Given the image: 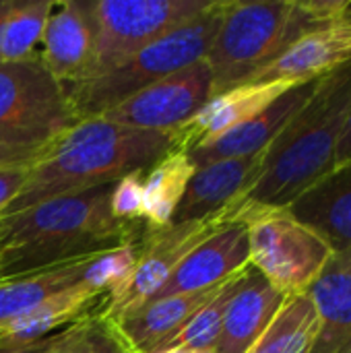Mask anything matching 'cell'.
Returning a JSON list of instances; mask_svg holds the SVG:
<instances>
[{
    "instance_id": "1",
    "label": "cell",
    "mask_w": 351,
    "mask_h": 353,
    "mask_svg": "<svg viewBox=\"0 0 351 353\" xmlns=\"http://www.w3.org/2000/svg\"><path fill=\"white\" fill-rule=\"evenodd\" d=\"M351 112V60L319 79L317 89L265 149L252 184L223 211L240 221L254 211L285 209L335 165V151Z\"/></svg>"
},
{
    "instance_id": "2",
    "label": "cell",
    "mask_w": 351,
    "mask_h": 353,
    "mask_svg": "<svg viewBox=\"0 0 351 353\" xmlns=\"http://www.w3.org/2000/svg\"><path fill=\"white\" fill-rule=\"evenodd\" d=\"M114 184L56 196L0 217V279L87 259L139 240L141 221L110 211Z\"/></svg>"
},
{
    "instance_id": "3",
    "label": "cell",
    "mask_w": 351,
    "mask_h": 353,
    "mask_svg": "<svg viewBox=\"0 0 351 353\" xmlns=\"http://www.w3.org/2000/svg\"><path fill=\"white\" fill-rule=\"evenodd\" d=\"M172 149L174 139L168 132L137 130L103 118L81 120L31 163L25 186L0 217L56 196L114 184L132 172H147Z\"/></svg>"
},
{
    "instance_id": "4",
    "label": "cell",
    "mask_w": 351,
    "mask_h": 353,
    "mask_svg": "<svg viewBox=\"0 0 351 353\" xmlns=\"http://www.w3.org/2000/svg\"><path fill=\"white\" fill-rule=\"evenodd\" d=\"M351 0H228L207 54L213 97L244 85L304 33L345 17Z\"/></svg>"
},
{
    "instance_id": "5",
    "label": "cell",
    "mask_w": 351,
    "mask_h": 353,
    "mask_svg": "<svg viewBox=\"0 0 351 353\" xmlns=\"http://www.w3.org/2000/svg\"><path fill=\"white\" fill-rule=\"evenodd\" d=\"M225 4L228 0H211L203 12L155 39L126 62L95 79L70 85L68 97L79 120L101 118L145 87L205 60L221 25Z\"/></svg>"
},
{
    "instance_id": "6",
    "label": "cell",
    "mask_w": 351,
    "mask_h": 353,
    "mask_svg": "<svg viewBox=\"0 0 351 353\" xmlns=\"http://www.w3.org/2000/svg\"><path fill=\"white\" fill-rule=\"evenodd\" d=\"M79 122L68 87L50 74L39 54L0 62V145L46 149Z\"/></svg>"
},
{
    "instance_id": "7",
    "label": "cell",
    "mask_w": 351,
    "mask_h": 353,
    "mask_svg": "<svg viewBox=\"0 0 351 353\" xmlns=\"http://www.w3.org/2000/svg\"><path fill=\"white\" fill-rule=\"evenodd\" d=\"M211 0H95L93 50L85 77L95 79L203 12ZM77 85V83H74Z\"/></svg>"
},
{
    "instance_id": "8",
    "label": "cell",
    "mask_w": 351,
    "mask_h": 353,
    "mask_svg": "<svg viewBox=\"0 0 351 353\" xmlns=\"http://www.w3.org/2000/svg\"><path fill=\"white\" fill-rule=\"evenodd\" d=\"M246 225L250 267L283 296L304 294L333 256L331 246L288 209L254 211Z\"/></svg>"
},
{
    "instance_id": "9",
    "label": "cell",
    "mask_w": 351,
    "mask_h": 353,
    "mask_svg": "<svg viewBox=\"0 0 351 353\" xmlns=\"http://www.w3.org/2000/svg\"><path fill=\"white\" fill-rule=\"evenodd\" d=\"M225 223H230L225 215L217 213L203 221L170 223L166 228L145 225L139 236V256L132 273L116 292L103 298L99 314L116 323L143 308L166 285L176 267Z\"/></svg>"
},
{
    "instance_id": "10",
    "label": "cell",
    "mask_w": 351,
    "mask_h": 353,
    "mask_svg": "<svg viewBox=\"0 0 351 353\" xmlns=\"http://www.w3.org/2000/svg\"><path fill=\"white\" fill-rule=\"evenodd\" d=\"M213 97V74L207 60L190 64L134 93L101 118L120 126L174 132Z\"/></svg>"
},
{
    "instance_id": "11",
    "label": "cell",
    "mask_w": 351,
    "mask_h": 353,
    "mask_svg": "<svg viewBox=\"0 0 351 353\" xmlns=\"http://www.w3.org/2000/svg\"><path fill=\"white\" fill-rule=\"evenodd\" d=\"M351 60V19L321 25L298 37L279 58L246 83L300 85L319 81Z\"/></svg>"
},
{
    "instance_id": "12",
    "label": "cell",
    "mask_w": 351,
    "mask_h": 353,
    "mask_svg": "<svg viewBox=\"0 0 351 353\" xmlns=\"http://www.w3.org/2000/svg\"><path fill=\"white\" fill-rule=\"evenodd\" d=\"M248 265L250 256L246 225L242 221H230L203 244H199L176 267L166 285L151 300L213 290L236 273L244 271Z\"/></svg>"
},
{
    "instance_id": "13",
    "label": "cell",
    "mask_w": 351,
    "mask_h": 353,
    "mask_svg": "<svg viewBox=\"0 0 351 353\" xmlns=\"http://www.w3.org/2000/svg\"><path fill=\"white\" fill-rule=\"evenodd\" d=\"M317 83L319 81L294 85L254 118L230 128L209 143L186 151L188 159L194 168H203L223 159H238L263 153L308 101V97L317 89Z\"/></svg>"
},
{
    "instance_id": "14",
    "label": "cell",
    "mask_w": 351,
    "mask_h": 353,
    "mask_svg": "<svg viewBox=\"0 0 351 353\" xmlns=\"http://www.w3.org/2000/svg\"><path fill=\"white\" fill-rule=\"evenodd\" d=\"M93 14L91 2L66 0L52 2L43 27L41 64L62 85L70 87L85 77L93 50Z\"/></svg>"
},
{
    "instance_id": "15",
    "label": "cell",
    "mask_w": 351,
    "mask_h": 353,
    "mask_svg": "<svg viewBox=\"0 0 351 353\" xmlns=\"http://www.w3.org/2000/svg\"><path fill=\"white\" fill-rule=\"evenodd\" d=\"M294 85L285 83H244L211 97L186 124L170 132L174 149L190 151L217 139L230 128L254 118Z\"/></svg>"
},
{
    "instance_id": "16",
    "label": "cell",
    "mask_w": 351,
    "mask_h": 353,
    "mask_svg": "<svg viewBox=\"0 0 351 353\" xmlns=\"http://www.w3.org/2000/svg\"><path fill=\"white\" fill-rule=\"evenodd\" d=\"M288 296L275 290L254 267H246L228 304L213 353H246L271 325Z\"/></svg>"
},
{
    "instance_id": "17",
    "label": "cell",
    "mask_w": 351,
    "mask_h": 353,
    "mask_svg": "<svg viewBox=\"0 0 351 353\" xmlns=\"http://www.w3.org/2000/svg\"><path fill=\"white\" fill-rule=\"evenodd\" d=\"M263 153L197 168L172 223L203 221L211 215L223 213L252 184L259 174Z\"/></svg>"
},
{
    "instance_id": "18",
    "label": "cell",
    "mask_w": 351,
    "mask_h": 353,
    "mask_svg": "<svg viewBox=\"0 0 351 353\" xmlns=\"http://www.w3.org/2000/svg\"><path fill=\"white\" fill-rule=\"evenodd\" d=\"M285 209L333 252L351 248V161L335 165Z\"/></svg>"
},
{
    "instance_id": "19",
    "label": "cell",
    "mask_w": 351,
    "mask_h": 353,
    "mask_svg": "<svg viewBox=\"0 0 351 353\" xmlns=\"http://www.w3.org/2000/svg\"><path fill=\"white\" fill-rule=\"evenodd\" d=\"M304 294L312 300L319 319L308 353H337L351 339V248L333 252Z\"/></svg>"
},
{
    "instance_id": "20",
    "label": "cell",
    "mask_w": 351,
    "mask_h": 353,
    "mask_svg": "<svg viewBox=\"0 0 351 353\" xmlns=\"http://www.w3.org/2000/svg\"><path fill=\"white\" fill-rule=\"evenodd\" d=\"M225 283V281H223ZM221 285L194 294H178L161 300H151L137 312L112 323L122 341L132 353L153 352L159 343L176 335L182 325L194 316L219 290Z\"/></svg>"
},
{
    "instance_id": "21",
    "label": "cell",
    "mask_w": 351,
    "mask_h": 353,
    "mask_svg": "<svg viewBox=\"0 0 351 353\" xmlns=\"http://www.w3.org/2000/svg\"><path fill=\"white\" fill-rule=\"evenodd\" d=\"M101 298V294L93 292L83 281L58 292L19 319L0 325V347H19L50 337L56 331L93 314V308Z\"/></svg>"
},
{
    "instance_id": "22",
    "label": "cell",
    "mask_w": 351,
    "mask_h": 353,
    "mask_svg": "<svg viewBox=\"0 0 351 353\" xmlns=\"http://www.w3.org/2000/svg\"><path fill=\"white\" fill-rule=\"evenodd\" d=\"M93 256L48 267L19 277L0 279V325L19 319L50 296L81 283L87 263Z\"/></svg>"
},
{
    "instance_id": "23",
    "label": "cell",
    "mask_w": 351,
    "mask_h": 353,
    "mask_svg": "<svg viewBox=\"0 0 351 353\" xmlns=\"http://www.w3.org/2000/svg\"><path fill=\"white\" fill-rule=\"evenodd\" d=\"M194 170L186 151L178 149H172L147 170L143 180V219L149 228L172 223Z\"/></svg>"
},
{
    "instance_id": "24",
    "label": "cell",
    "mask_w": 351,
    "mask_h": 353,
    "mask_svg": "<svg viewBox=\"0 0 351 353\" xmlns=\"http://www.w3.org/2000/svg\"><path fill=\"white\" fill-rule=\"evenodd\" d=\"M319 329L312 300L306 294L288 296L271 325L246 353H308Z\"/></svg>"
},
{
    "instance_id": "25",
    "label": "cell",
    "mask_w": 351,
    "mask_h": 353,
    "mask_svg": "<svg viewBox=\"0 0 351 353\" xmlns=\"http://www.w3.org/2000/svg\"><path fill=\"white\" fill-rule=\"evenodd\" d=\"M52 0H6L0 12V62L33 56L41 41Z\"/></svg>"
},
{
    "instance_id": "26",
    "label": "cell",
    "mask_w": 351,
    "mask_h": 353,
    "mask_svg": "<svg viewBox=\"0 0 351 353\" xmlns=\"http://www.w3.org/2000/svg\"><path fill=\"white\" fill-rule=\"evenodd\" d=\"M244 271L236 273L225 283H221V288L215 292V296L201 310H197L194 316L188 319L176 335H172L170 339H166L163 343H159L153 352L149 353H166L176 352V350L213 353L215 341H217L221 325H223V316H225L228 304L234 298Z\"/></svg>"
},
{
    "instance_id": "27",
    "label": "cell",
    "mask_w": 351,
    "mask_h": 353,
    "mask_svg": "<svg viewBox=\"0 0 351 353\" xmlns=\"http://www.w3.org/2000/svg\"><path fill=\"white\" fill-rule=\"evenodd\" d=\"M143 180L145 172H132L114 182L110 211L118 221L132 223L143 219Z\"/></svg>"
},
{
    "instance_id": "28",
    "label": "cell",
    "mask_w": 351,
    "mask_h": 353,
    "mask_svg": "<svg viewBox=\"0 0 351 353\" xmlns=\"http://www.w3.org/2000/svg\"><path fill=\"white\" fill-rule=\"evenodd\" d=\"M70 353H132L110 321L99 310L85 321V329Z\"/></svg>"
},
{
    "instance_id": "29",
    "label": "cell",
    "mask_w": 351,
    "mask_h": 353,
    "mask_svg": "<svg viewBox=\"0 0 351 353\" xmlns=\"http://www.w3.org/2000/svg\"><path fill=\"white\" fill-rule=\"evenodd\" d=\"M89 316H85V319L68 325L66 329L56 331L54 335L43 337L39 341L27 343V345H19V347H0V353H70L72 347L77 345V341L81 339L83 329H85V321Z\"/></svg>"
},
{
    "instance_id": "30",
    "label": "cell",
    "mask_w": 351,
    "mask_h": 353,
    "mask_svg": "<svg viewBox=\"0 0 351 353\" xmlns=\"http://www.w3.org/2000/svg\"><path fill=\"white\" fill-rule=\"evenodd\" d=\"M29 165H8L0 168V213L10 205V201L21 192V188L27 182Z\"/></svg>"
},
{
    "instance_id": "31",
    "label": "cell",
    "mask_w": 351,
    "mask_h": 353,
    "mask_svg": "<svg viewBox=\"0 0 351 353\" xmlns=\"http://www.w3.org/2000/svg\"><path fill=\"white\" fill-rule=\"evenodd\" d=\"M41 153H43V149H17V147L0 145V168H8V165H29Z\"/></svg>"
},
{
    "instance_id": "32",
    "label": "cell",
    "mask_w": 351,
    "mask_h": 353,
    "mask_svg": "<svg viewBox=\"0 0 351 353\" xmlns=\"http://www.w3.org/2000/svg\"><path fill=\"white\" fill-rule=\"evenodd\" d=\"M348 161H351V112L348 122H345V128L341 132L337 151H335V165H341V163H348Z\"/></svg>"
},
{
    "instance_id": "33",
    "label": "cell",
    "mask_w": 351,
    "mask_h": 353,
    "mask_svg": "<svg viewBox=\"0 0 351 353\" xmlns=\"http://www.w3.org/2000/svg\"><path fill=\"white\" fill-rule=\"evenodd\" d=\"M337 353H351V339L350 341H348V343H345V345H343V347H341V350H339V352Z\"/></svg>"
},
{
    "instance_id": "34",
    "label": "cell",
    "mask_w": 351,
    "mask_h": 353,
    "mask_svg": "<svg viewBox=\"0 0 351 353\" xmlns=\"http://www.w3.org/2000/svg\"><path fill=\"white\" fill-rule=\"evenodd\" d=\"M166 353H201V352H182V350H176V352H166Z\"/></svg>"
},
{
    "instance_id": "35",
    "label": "cell",
    "mask_w": 351,
    "mask_h": 353,
    "mask_svg": "<svg viewBox=\"0 0 351 353\" xmlns=\"http://www.w3.org/2000/svg\"><path fill=\"white\" fill-rule=\"evenodd\" d=\"M345 17H348V19H351V2H350V6H348V12H345Z\"/></svg>"
},
{
    "instance_id": "36",
    "label": "cell",
    "mask_w": 351,
    "mask_h": 353,
    "mask_svg": "<svg viewBox=\"0 0 351 353\" xmlns=\"http://www.w3.org/2000/svg\"><path fill=\"white\" fill-rule=\"evenodd\" d=\"M4 4H6V0H0V12H2V8H4Z\"/></svg>"
}]
</instances>
